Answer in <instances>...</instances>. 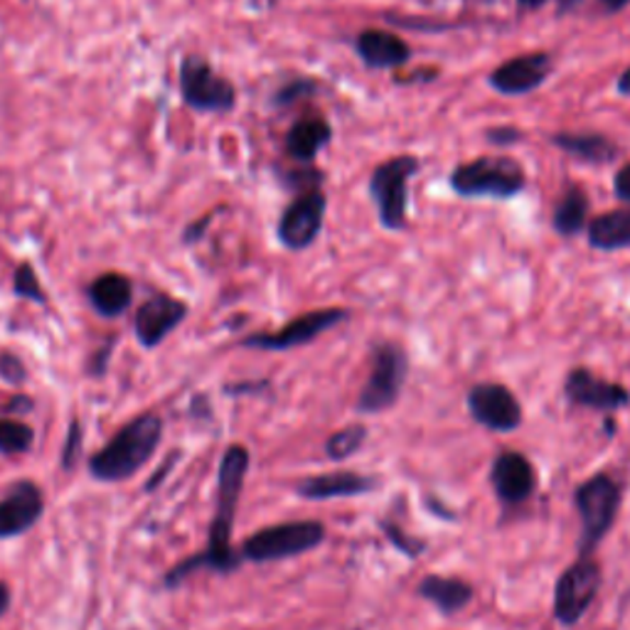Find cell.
<instances>
[{"instance_id": "7a4b0ae2", "label": "cell", "mask_w": 630, "mask_h": 630, "mask_svg": "<svg viewBox=\"0 0 630 630\" xmlns=\"http://www.w3.org/2000/svg\"><path fill=\"white\" fill-rule=\"evenodd\" d=\"M163 438V419L144 412L131 419L102 451L89 458V476L99 483H124L151 461Z\"/></svg>"}, {"instance_id": "30bf717a", "label": "cell", "mask_w": 630, "mask_h": 630, "mask_svg": "<svg viewBox=\"0 0 630 630\" xmlns=\"http://www.w3.org/2000/svg\"><path fill=\"white\" fill-rule=\"evenodd\" d=\"M416 170L414 158H394L379 165L373 175V197L379 207V219L387 229L406 225V183Z\"/></svg>"}, {"instance_id": "e0dca14e", "label": "cell", "mask_w": 630, "mask_h": 630, "mask_svg": "<svg viewBox=\"0 0 630 630\" xmlns=\"http://www.w3.org/2000/svg\"><path fill=\"white\" fill-rule=\"evenodd\" d=\"M379 480L355 471H333L311 476L298 483L296 493L306 500H333V497H355L373 493Z\"/></svg>"}, {"instance_id": "8992f818", "label": "cell", "mask_w": 630, "mask_h": 630, "mask_svg": "<svg viewBox=\"0 0 630 630\" xmlns=\"http://www.w3.org/2000/svg\"><path fill=\"white\" fill-rule=\"evenodd\" d=\"M602 588V566L592 557H579L566 566L554 586V618L559 626H576L596 602Z\"/></svg>"}, {"instance_id": "836d02e7", "label": "cell", "mask_w": 630, "mask_h": 630, "mask_svg": "<svg viewBox=\"0 0 630 630\" xmlns=\"http://www.w3.org/2000/svg\"><path fill=\"white\" fill-rule=\"evenodd\" d=\"M207 225H209V217H205L203 222H199V225H193V227H190L187 232H185V242L190 244V242H195V239L203 237V232H205V227H207Z\"/></svg>"}, {"instance_id": "1f68e13d", "label": "cell", "mask_w": 630, "mask_h": 630, "mask_svg": "<svg viewBox=\"0 0 630 630\" xmlns=\"http://www.w3.org/2000/svg\"><path fill=\"white\" fill-rule=\"evenodd\" d=\"M35 409V404H33V399L30 397H25V394H20V397H13L10 399V402L5 404V412H10V414H30Z\"/></svg>"}, {"instance_id": "7c38bea8", "label": "cell", "mask_w": 630, "mask_h": 630, "mask_svg": "<svg viewBox=\"0 0 630 630\" xmlns=\"http://www.w3.org/2000/svg\"><path fill=\"white\" fill-rule=\"evenodd\" d=\"M45 515V493L33 480H15L0 497V539H13L33 529Z\"/></svg>"}, {"instance_id": "4dcf8cb0", "label": "cell", "mask_w": 630, "mask_h": 630, "mask_svg": "<svg viewBox=\"0 0 630 630\" xmlns=\"http://www.w3.org/2000/svg\"><path fill=\"white\" fill-rule=\"evenodd\" d=\"M0 377L5 379L8 385H23L27 379V369L15 353H0Z\"/></svg>"}, {"instance_id": "52a82bcc", "label": "cell", "mask_w": 630, "mask_h": 630, "mask_svg": "<svg viewBox=\"0 0 630 630\" xmlns=\"http://www.w3.org/2000/svg\"><path fill=\"white\" fill-rule=\"evenodd\" d=\"M451 183L463 197H509L523 187V173L515 163L500 158H480L476 163L461 165L454 173Z\"/></svg>"}, {"instance_id": "277c9868", "label": "cell", "mask_w": 630, "mask_h": 630, "mask_svg": "<svg viewBox=\"0 0 630 630\" xmlns=\"http://www.w3.org/2000/svg\"><path fill=\"white\" fill-rule=\"evenodd\" d=\"M325 539V527L318 519H294V523L272 525L247 537L242 545V559L254 564L282 562L318 549Z\"/></svg>"}, {"instance_id": "d6986e66", "label": "cell", "mask_w": 630, "mask_h": 630, "mask_svg": "<svg viewBox=\"0 0 630 630\" xmlns=\"http://www.w3.org/2000/svg\"><path fill=\"white\" fill-rule=\"evenodd\" d=\"M87 298L102 318H118L128 311V306L134 301V286L124 274L108 272L89 284Z\"/></svg>"}, {"instance_id": "d4e9b609", "label": "cell", "mask_w": 630, "mask_h": 630, "mask_svg": "<svg viewBox=\"0 0 630 630\" xmlns=\"http://www.w3.org/2000/svg\"><path fill=\"white\" fill-rule=\"evenodd\" d=\"M367 426L365 424H350L340 428L325 442V454L330 461H347L350 456H355L359 448L367 442Z\"/></svg>"}, {"instance_id": "9c48e42d", "label": "cell", "mask_w": 630, "mask_h": 630, "mask_svg": "<svg viewBox=\"0 0 630 630\" xmlns=\"http://www.w3.org/2000/svg\"><path fill=\"white\" fill-rule=\"evenodd\" d=\"M180 92L197 112H229L234 106V87L199 57H187L180 65Z\"/></svg>"}, {"instance_id": "8d00e7d4", "label": "cell", "mask_w": 630, "mask_h": 630, "mask_svg": "<svg viewBox=\"0 0 630 630\" xmlns=\"http://www.w3.org/2000/svg\"><path fill=\"white\" fill-rule=\"evenodd\" d=\"M604 3H606L608 8H623V5L630 3V0H604Z\"/></svg>"}, {"instance_id": "6da1fadb", "label": "cell", "mask_w": 630, "mask_h": 630, "mask_svg": "<svg viewBox=\"0 0 630 630\" xmlns=\"http://www.w3.org/2000/svg\"><path fill=\"white\" fill-rule=\"evenodd\" d=\"M247 473H249V451L239 444L229 446L217 473V507L207 535L209 545L205 552H197L183 559V562H177L170 572H165L163 588H177L187 576L199 572V569H209V572L217 574H229L242 564V554L232 549V529Z\"/></svg>"}, {"instance_id": "603a6c76", "label": "cell", "mask_w": 630, "mask_h": 630, "mask_svg": "<svg viewBox=\"0 0 630 630\" xmlns=\"http://www.w3.org/2000/svg\"><path fill=\"white\" fill-rule=\"evenodd\" d=\"M330 138V128L323 122H301L291 128L288 134V153L298 160H311L320 148L328 144Z\"/></svg>"}, {"instance_id": "5bb4252c", "label": "cell", "mask_w": 630, "mask_h": 630, "mask_svg": "<svg viewBox=\"0 0 630 630\" xmlns=\"http://www.w3.org/2000/svg\"><path fill=\"white\" fill-rule=\"evenodd\" d=\"M564 394L572 404L594 409V412H618L630 406V392L623 385L596 377L586 367H576L566 375Z\"/></svg>"}, {"instance_id": "f1b7e54d", "label": "cell", "mask_w": 630, "mask_h": 630, "mask_svg": "<svg viewBox=\"0 0 630 630\" xmlns=\"http://www.w3.org/2000/svg\"><path fill=\"white\" fill-rule=\"evenodd\" d=\"M84 442V428L82 424L75 422L69 424V432L65 438V446H62V456H59V463H62L65 471H75L77 463H79V456H82V444Z\"/></svg>"}, {"instance_id": "74e56055", "label": "cell", "mask_w": 630, "mask_h": 630, "mask_svg": "<svg viewBox=\"0 0 630 630\" xmlns=\"http://www.w3.org/2000/svg\"><path fill=\"white\" fill-rule=\"evenodd\" d=\"M545 0H519V5H525V8H537V5H542Z\"/></svg>"}, {"instance_id": "44dd1931", "label": "cell", "mask_w": 630, "mask_h": 630, "mask_svg": "<svg viewBox=\"0 0 630 630\" xmlns=\"http://www.w3.org/2000/svg\"><path fill=\"white\" fill-rule=\"evenodd\" d=\"M357 53L369 67H397L406 62L409 47L402 39L382 33V30H369V33L359 35Z\"/></svg>"}, {"instance_id": "ba28073f", "label": "cell", "mask_w": 630, "mask_h": 630, "mask_svg": "<svg viewBox=\"0 0 630 630\" xmlns=\"http://www.w3.org/2000/svg\"><path fill=\"white\" fill-rule=\"evenodd\" d=\"M350 313L343 308H323V311L303 313L276 330V333H254L242 340V345L249 350H268V353H282V350H294L313 343L318 335H323L325 330L335 328L347 320Z\"/></svg>"}, {"instance_id": "d590c367", "label": "cell", "mask_w": 630, "mask_h": 630, "mask_svg": "<svg viewBox=\"0 0 630 630\" xmlns=\"http://www.w3.org/2000/svg\"><path fill=\"white\" fill-rule=\"evenodd\" d=\"M618 87H621V92H630V69L621 77V84Z\"/></svg>"}, {"instance_id": "5b68a950", "label": "cell", "mask_w": 630, "mask_h": 630, "mask_svg": "<svg viewBox=\"0 0 630 630\" xmlns=\"http://www.w3.org/2000/svg\"><path fill=\"white\" fill-rule=\"evenodd\" d=\"M409 375V357L397 343H377L373 347V369L367 385L357 397V409L363 414H379L394 406L402 394Z\"/></svg>"}, {"instance_id": "83f0119b", "label": "cell", "mask_w": 630, "mask_h": 630, "mask_svg": "<svg viewBox=\"0 0 630 630\" xmlns=\"http://www.w3.org/2000/svg\"><path fill=\"white\" fill-rule=\"evenodd\" d=\"M13 291L18 298H23V301L30 303H37V306H45L47 303V296L43 291V286H39V278L35 274V268L30 264H20L15 268V276H13Z\"/></svg>"}, {"instance_id": "4316f807", "label": "cell", "mask_w": 630, "mask_h": 630, "mask_svg": "<svg viewBox=\"0 0 630 630\" xmlns=\"http://www.w3.org/2000/svg\"><path fill=\"white\" fill-rule=\"evenodd\" d=\"M557 144L588 160H608L614 156V148L598 136H559Z\"/></svg>"}, {"instance_id": "484cf974", "label": "cell", "mask_w": 630, "mask_h": 630, "mask_svg": "<svg viewBox=\"0 0 630 630\" xmlns=\"http://www.w3.org/2000/svg\"><path fill=\"white\" fill-rule=\"evenodd\" d=\"M33 444H35L33 426L18 422V419L0 416V454L3 456L27 454Z\"/></svg>"}, {"instance_id": "e575fe53", "label": "cell", "mask_w": 630, "mask_h": 630, "mask_svg": "<svg viewBox=\"0 0 630 630\" xmlns=\"http://www.w3.org/2000/svg\"><path fill=\"white\" fill-rule=\"evenodd\" d=\"M10 608V588L5 582H0V618L8 614Z\"/></svg>"}, {"instance_id": "4fadbf2b", "label": "cell", "mask_w": 630, "mask_h": 630, "mask_svg": "<svg viewBox=\"0 0 630 630\" xmlns=\"http://www.w3.org/2000/svg\"><path fill=\"white\" fill-rule=\"evenodd\" d=\"M187 318V303L173 298L168 294H153L148 301L138 306V313L134 318V330L138 343L146 350L158 347L163 340L183 325Z\"/></svg>"}, {"instance_id": "ac0fdd59", "label": "cell", "mask_w": 630, "mask_h": 630, "mask_svg": "<svg viewBox=\"0 0 630 630\" xmlns=\"http://www.w3.org/2000/svg\"><path fill=\"white\" fill-rule=\"evenodd\" d=\"M547 72H549L547 55H527L495 69L493 77H490V84L503 94H525L542 84Z\"/></svg>"}, {"instance_id": "ffe728a7", "label": "cell", "mask_w": 630, "mask_h": 630, "mask_svg": "<svg viewBox=\"0 0 630 630\" xmlns=\"http://www.w3.org/2000/svg\"><path fill=\"white\" fill-rule=\"evenodd\" d=\"M416 594L436 606L444 616H454L473 602V586L456 576H438L428 574L416 586Z\"/></svg>"}, {"instance_id": "f546056e", "label": "cell", "mask_w": 630, "mask_h": 630, "mask_svg": "<svg viewBox=\"0 0 630 630\" xmlns=\"http://www.w3.org/2000/svg\"><path fill=\"white\" fill-rule=\"evenodd\" d=\"M379 527H382V532L387 535L389 542H392V545L399 549V552H404L406 557L416 559V557L422 554L424 549H426L424 539L409 537L406 532H402V527H397V525H392V523H382V525H379Z\"/></svg>"}, {"instance_id": "8fae6325", "label": "cell", "mask_w": 630, "mask_h": 630, "mask_svg": "<svg viewBox=\"0 0 630 630\" xmlns=\"http://www.w3.org/2000/svg\"><path fill=\"white\" fill-rule=\"evenodd\" d=\"M468 412L490 432L509 434L523 424V406L505 385L480 382L468 392Z\"/></svg>"}, {"instance_id": "9a60e30c", "label": "cell", "mask_w": 630, "mask_h": 630, "mask_svg": "<svg viewBox=\"0 0 630 630\" xmlns=\"http://www.w3.org/2000/svg\"><path fill=\"white\" fill-rule=\"evenodd\" d=\"M490 483L495 488V495L505 505H523L532 497L537 488V473L527 456L517 451L500 454L493 468H490Z\"/></svg>"}, {"instance_id": "cb8c5ba5", "label": "cell", "mask_w": 630, "mask_h": 630, "mask_svg": "<svg viewBox=\"0 0 630 630\" xmlns=\"http://www.w3.org/2000/svg\"><path fill=\"white\" fill-rule=\"evenodd\" d=\"M588 215V203L582 190H569L562 203L557 205L554 229L564 237H574L584 229Z\"/></svg>"}, {"instance_id": "7402d4cb", "label": "cell", "mask_w": 630, "mask_h": 630, "mask_svg": "<svg viewBox=\"0 0 630 630\" xmlns=\"http://www.w3.org/2000/svg\"><path fill=\"white\" fill-rule=\"evenodd\" d=\"M588 242L604 252H614L630 244V207L606 213L588 227Z\"/></svg>"}, {"instance_id": "3957f363", "label": "cell", "mask_w": 630, "mask_h": 630, "mask_svg": "<svg viewBox=\"0 0 630 630\" xmlns=\"http://www.w3.org/2000/svg\"><path fill=\"white\" fill-rule=\"evenodd\" d=\"M574 505L579 519H582L579 557H592L616 523L618 507H621V490L611 476L598 473L576 488Z\"/></svg>"}, {"instance_id": "2e32d148", "label": "cell", "mask_w": 630, "mask_h": 630, "mask_svg": "<svg viewBox=\"0 0 630 630\" xmlns=\"http://www.w3.org/2000/svg\"><path fill=\"white\" fill-rule=\"evenodd\" d=\"M325 199L318 193H308L298 197L296 203L286 209L282 222H278V239L288 249H306L316 242V237L323 227Z\"/></svg>"}, {"instance_id": "f35d334b", "label": "cell", "mask_w": 630, "mask_h": 630, "mask_svg": "<svg viewBox=\"0 0 630 630\" xmlns=\"http://www.w3.org/2000/svg\"><path fill=\"white\" fill-rule=\"evenodd\" d=\"M574 3H579V0H562V5H564V8H569V5H574Z\"/></svg>"}, {"instance_id": "d6a6232c", "label": "cell", "mask_w": 630, "mask_h": 630, "mask_svg": "<svg viewBox=\"0 0 630 630\" xmlns=\"http://www.w3.org/2000/svg\"><path fill=\"white\" fill-rule=\"evenodd\" d=\"M616 195L630 203V165H626L616 177Z\"/></svg>"}]
</instances>
